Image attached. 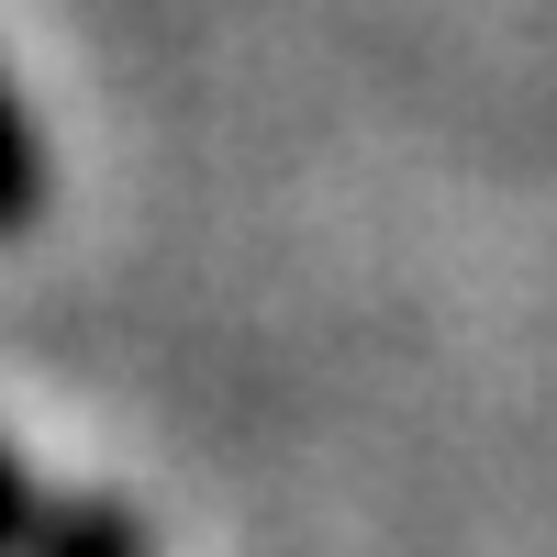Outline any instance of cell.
<instances>
[{
  "label": "cell",
  "instance_id": "cell-1",
  "mask_svg": "<svg viewBox=\"0 0 557 557\" xmlns=\"http://www.w3.org/2000/svg\"><path fill=\"white\" fill-rule=\"evenodd\" d=\"M34 223H45V134L0 78V235H34Z\"/></svg>",
  "mask_w": 557,
  "mask_h": 557
},
{
  "label": "cell",
  "instance_id": "cell-2",
  "mask_svg": "<svg viewBox=\"0 0 557 557\" xmlns=\"http://www.w3.org/2000/svg\"><path fill=\"white\" fill-rule=\"evenodd\" d=\"M34 557H146V513L134 502H57Z\"/></svg>",
  "mask_w": 557,
  "mask_h": 557
},
{
  "label": "cell",
  "instance_id": "cell-3",
  "mask_svg": "<svg viewBox=\"0 0 557 557\" xmlns=\"http://www.w3.org/2000/svg\"><path fill=\"white\" fill-rule=\"evenodd\" d=\"M45 513H57V502H45V491H34V469H23L12 446H0V557H34Z\"/></svg>",
  "mask_w": 557,
  "mask_h": 557
}]
</instances>
